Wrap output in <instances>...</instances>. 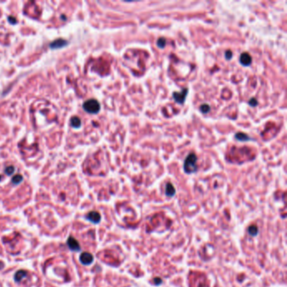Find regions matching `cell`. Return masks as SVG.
Segmentation results:
<instances>
[{
    "label": "cell",
    "instance_id": "obj_16",
    "mask_svg": "<svg viewBox=\"0 0 287 287\" xmlns=\"http://www.w3.org/2000/svg\"><path fill=\"white\" fill-rule=\"evenodd\" d=\"M14 170H15L14 167H12V166H9V167H8V168L5 169V173H6L8 175H10V174H12L14 173Z\"/></svg>",
    "mask_w": 287,
    "mask_h": 287
},
{
    "label": "cell",
    "instance_id": "obj_11",
    "mask_svg": "<svg viewBox=\"0 0 287 287\" xmlns=\"http://www.w3.org/2000/svg\"><path fill=\"white\" fill-rule=\"evenodd\" d=\"M248 231H249V233L250 234L251 236H256L258 234V227L255 225H252V226H250L249 227Z\"/></svg>",
    "mask_w": 287,
    "mask_h": 287
},
{
    "label": "cell",
    "instance_id": "obj_5",
    "mask_svg": "<svg viewBox=\"0 0 287 287\" xmlns=\"http://www.w3.org/2000/svg\"><path fill=\"white\" fill-rule=\"evenodd\" d=\"M67 244H68V248H69L71 250H72V251L78 252L81 250V248H80V246H79V243H78V241H77L74 237H68V241H67Z\"/></svg>",
    "mask_w": 287,
    "mask_h": 287
},
{
    "label": "cell",
    "instance_id": "obj_2",
    "mask_svg": "<svg viewBox=\"0 0 287 287\" xmlns=\"http://www.w3.org/2000/svg\"><path fill=\"white\" fill-rule=\"evenodd\" d=\"M84 109L90 114H96L100 109V105L95 99H89L84 104Z\"/></svg>",
    "mask_w": 287,
    "mask_h": 287
},
{
    "label": "cell",
    "instance_id": "obj_4",
    "mask_svg": "<svg viewBox=\"0 0 287 287\" xmlns=\"http://www.w3.org/2000/svg\"><path fill=\"white\" fill-rule=\"evenodd\" d=\"M187 93H188V89H183L182 93L174 92V94H173V97H174V100H175L177 103L184 104V100H185V98H186V96H187Z\"/></svg>",
    "mask_w": 287,
    "mask_h": 287
},
{
    "label": "cell",
    "instance_id": "obj_6",
    "mask_svg": "<svg viewBox=\"0 0 287 287\" xmlns=\"http://www.w3.org/2000/svg\"><path fill=\"white\" fill-rule=\"evenodd\" d=\"M86 218L90 221L91 222L94 223V224H97L101 220V215L99 212L97 211H90L88 215H86Z\"/></svg>",
    "mask_w": 287,
    "mask_h": 287
},
{
    "label": "cell",
    "instance_id": "obj_10",
    "mask_svg": "<svg viewBox=\"0 0 287 287\" xmlns=\"http://www.w3.org/2000/svg\"><path fill=\"white\" fill-rule=\"evenodd\" d=\"M71 125L73 127H75V128L79 127V126H81V121H80V119L78 118V117H73V118H72V120H71Z\"/></svg>",
    "mask_w": 287,
    "mask_h": 287
},
{
    "label": "cell",
    "instance_id": "obj_1",
    "mask_svg": "<svg viewBox=\"0 0 287 287\" xmlns=\"http://www.w3.org/2000/svg\"><path fill=\"white\" fill-rule=\"evenodd\" d=\"M196 162H197V157L196 156L195 153H190L188 157L185 158L184 162V172L187 174H193L197 171V166H196Z\"/></svg>",
    "mask_w": 287,
    "mask_h": 287
},
{
    "label": "cell",
    "instance_id": "obj_9",
    "mask_svg": "<svg viewBox=\"0 0 287 287\" xmlns=\"http://www.w3.org/2000/svg\"><path fill=\"white\" fill-rule=\"evenodd\" d=\"M26 276H27V272L25 270H19L15 275V280L16 282H20Z\"/></svg>",
    "mask_w": 287,
    "mask_h": 287
},
{
    "label": "cell",
    "instance_id": "obj_3",
    "mask_svg": "<svg viewBox=\"0 0 287 287\" xmlns=\"http://www.w3.org/2000/svg\"><path fill=\"white\" fill-rule=\"evenodd\" d=\"M80 261L84 265H89V264H92V262L93 261V257L89 253L84 252L80 255Z\"/></svg>",
    "mask_w": 287,
    "mask_h": 287
},
{
    "label": "cell",
    "instance_id": "obj_14",
    "mask_svg": "<svg viewBox=\"0 0 287 287\" xmlns=\"http://www.w3.org/2000/svg\"><path fill=\"white\" fill-rule=\"evenodd\" d=\"M22 180H23V177H22L20 174H17V175H15V176L12 179V181H13V183H14L15 184H19L22 181Z\"/></svg>",
    "mask_w": 287,
    "mask_h": 287
},
{
    "label": "cell",
    "instance_id": "obj_19",
    "mask_svg": "<svg viewBox=\"0 0 287 287\" xmlns=\"http://www.w3.org/2000/svg\"><path fill=\"white\" fill-rule=\"evenodd\" d=\"M3 263H1V262H0V269H3Z\"/></svg>",
    "mask_w": 287,
    "mask_h": 287
},
{
    "label": "cell",
    "instance_id": "obj_13",
    "mask_svg": "<svg viewBox=\"0 0 287 287\" xmlns=\"http://www.w3.org/2000/svg\"><path fill=\"white\" fill-rule=\"evenodd\" d=\"M200 111H201L202 113H204V114H206V113H208V112L210 111L211 107H210V105H206V104H205V105H202L200 106Z\"/></svg>",
    "mask_w": 287,
    "mask_h": 287
},
{
    "label": "cell",
    "instance_id": "obj_15",
    "mask_svg": "<svg viewBox=\"0 0 287 287\" xmlns=\"http://www.w3.org/2000/svg\"><path fill=\"white\" fill-rule=\"evenodd\" d=\"M165 44H166V40H165V39H164L163 37H162L160 39H158V42H157L158 46L160 47V48H163V47L165 46Z\"/></svg>",
    "mask_w": 287,
    "mask_h": 287
},
{
    "label": "cell",
    "instance_id": "obj_12",
    "mask_svg": "<svg viewBox=\"0 0 287 287\" xmlns=\"http://www.w3.org/2000/svg\"><path fill=\"white\" fill-rule=\"evenodd\" d=\"M236 138L238 139V140H240V141H247V140L250 139L247 135H245L243 133H237L236 135Z\"/></svg>",
    "mask_w": 287,
    "mask_h": 287
},
{
    "label": "cell",
    "instance_id": "obj_20",
    "mask_svg": "<svg viewBox=\"0 0 287 287\" xmlns=\"http://www.w3.org/2000/svg\"><path fill=\"white\" fill-rule=\"evenodd\" d=\"M0 179H1V177H0Z\"/></svg>",
    "mask_w": 287,
    "mask_h": 287
},
{
    "label": "cell",
    "instance_id": "obj_8",
    "mask_svg": "<svg viewBox=\"0 0 287 287\" xmlns=\"http://www.w3.org/2000/svg\"><path fill=\"white\" fill-rule=\"evenodd\" d=\"M175 189L174 187V185L170 183H168L167 185H166V189H165V194L168 197H173L174 195H175Z\"/></svg>",
    "mask_w": 287,
    "mask_h": 287
},
{
    "label": "cell",
    "instance_id": "obj_7",
    "mask_svg": "<svg viewBox=\"0 0 287 287\" xmlns=\"http://www.w3.org/2000/svg\"><path fill=\"white\" fill-rule=\"evenodd\" d=\"M239 61H240V62H241V64L243 66L248 67V66H249L252 63L251 56L249 53H247V52H243V53L241 54Z\"/></svg>",
    "mask_w": 287,
    "mask_h": 287
},
{
    "label": "cell",
    "instance_id": "obj_18",
    "mask_svg": "<svg viewBox=\"0 0 287 287\" xmlns=\"http://www.w3.org/2000/svg\"><path fill=\"white\" fill-rule=\"evenodd\" d=\"M225 56H226V58H227V60H230V59L233 57V53H232V52H231V51H227V52H226Z\"/></svg>",
    "mask_w": 287,
    "mask_h": 287
},
{
    "label": "cell",
    "instance_id": "obj_17",
    "mask_svg": "<svg viewBox=\"0 0 287 287\" xmlns=\"http://www.w3.org/2000/svg\"><path fill=\"white\" fill-rule=\"evenodd\" d=\"M249 104L251 106H256V105H258V102H257V100H256L255 99H251L250 101L249 102Z\"/></svg>",
    "mask_w": 287,
    "mask_h": 287
}]
</instances>
